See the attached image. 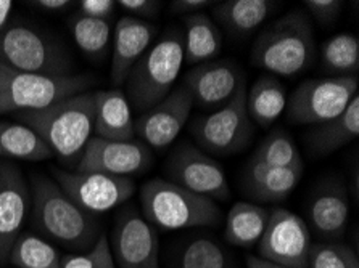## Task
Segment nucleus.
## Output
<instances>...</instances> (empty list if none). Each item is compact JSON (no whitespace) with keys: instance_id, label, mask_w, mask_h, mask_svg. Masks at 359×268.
<instances>
[{"instance_id":"1","label":"nucleus","mask_w":359,"mask_h":268,"mask_svg":"<svg viewBox=\"0 0 359 268\" xmlns=\"http://www.w3.org/2000/svg\"><path fill=\"white\" fill-rule=\"evenodd\" d=\"M316 59V37L311 20L293 8L266 26L252 47V63L271 76L293 78L311 68Z\"/></svg>"},{"instance_id":"33","label":"nucleus","mask_w":359,"mask_h":268,"mask_svg":"<svg viewBox=\"0 0 359 268\" xmlns=\"http://www.w3.org/2000/svg\"><path fill=\"white\" fill-rule=\"evenodd\" d=\"M358 265L355 251L341 243H316L309 248L308 268H353Z\"/></svg>"},{"instance_id":"30","label":"nucleus","mask_w":359,"mask_h":268,"mask_svg":"<svg viewBox=\"0 0 359 268\" xmlns=\"http://www.w3.org/2000/svg\"><path fill=\"white\" fill-rule=\"evenodd\" d=\"M74 43L84 55L94 59H102L111 45V21L89 18L76 13L68 21Z\"/></svg>"},{"instance_id":"19","label":"nucleus","mask_w":359,"mask_h":268,"mask_svg":"<svg viewBox=\"0 0 359 268\" xmlns=\"http://www.w3.org/2000/svg\"><path fill=\"white\" fill-rule=\"evenodd\" d=\"M350 220V198L340 182L325 183L308 206V223L325 243H337L345 237Z\"/></svg>"},{"instance_id":"29","label":"nucleus","mask_w":359,"mask_h":268,"mask_svg":"<svg viewBox=\"0 0 359 268\" xmlns=\"http://www.w3.org/2000/svg\"><path fill=\"white\" fill-rule=\"evenodd\" d=\"M320 64L332 78H346L359 73V41L351 32L332 36L320 47Z\"/></svg>"},{"instance_id":"28","label":"nucleus","mask_w":359,"mask_h":268,"mask_svg":"<svg viewBox=\"0 0 359 268\" xmlns=\"http://www.w3.org/2000/svg\"><path fill=\"white\" fill-rule=\"evenodd\" d=\"M53 153L28 125L0 121V157L21 161H46Z\"/></svg>"},{"instance_id":"42","label":"nucleus","mask_w":359,"mask_h":268,"mask_svg":"<svg viewBox=\"0 0 359 268\" xmlns=\"http://www.w3.org/2000/svg\"><path fill=\"white\" fill-rule=\"evenodd\" d=\"M353 268H359V265L358 267H353Z\"/></svg>"},{"instance_id":"32","label":"nucleus","mask_w":359,"mask_h":268,"mask_svg":"<svg viewBox=\"0 0 359 268\" xmlns=\"http://www.w3.org/2000/svg\"><path fill=\"white\" fill-rule=\"evenodd\" d=\"M252 157L274 167H303V160L297 143L290 134L280 127L264 136Z\"/></svg>"},{"instance_id":"4","label":"nucleus","mask_w":359,"mask_h":268,"mask_svg":"<svg viewBox=\"0 0 359 268\" xmlns=\"http://www.w3.org/2000/svg\"><path fill=\"white\" fill-rule=\"evenodd\" d=\"M140 204L145 220L165 232L216 227L222 218L216 201L165 178L147 180L140 187Z\"/></svg>"},{"instance_id":"9","label":"nucleus","mask_w":359,"mask_h":268,"mask_svg":"<svg viewBox=\"0 0 359 268\" xmlns=\"http://www.w3.org/2000/svg\"><path fill=\"white\" fill-rule=\"evenodd\" d=\"M190 134L200 150L210 155L231 156L243 151L255 134L247 111V84L224 106L195 119Z\"/></svg>"},{"instance_id":"7","label":"nucleus","mask_w":359,"mask_h":268,"mask_svg":"<svg viewBox=\"0 0 359 268\" xmlns=\"http://www.w3.org/2000/svg\"><path fill=\"white\" fill-rule=\"evenodd\" d=\"M94 78L72 74L63 78L20 73L0 64V114L36 111L78 94L89 92Z\"/></svg>"},{"instance_id":"14","label":"nucleus","mask_w":359,"mask_h":268,"mask_svg":"<svg viewBox=\"0 0 359 268\" xmlns=\"http://www.w3.org/2000/svg\"><path fill=\"white\" fill-rule=\"evenodd\" d=\"M154 162L150 148L140 140L111 141L92 136L78 161V172L129 177L145 172Z\"/></svg>"},{"instance_id":"31","label":"nucleus","mask_w":359,"mask_h":268,"mask_svg":"<svg viewBox=\"0 0 359 268\" xmlns=\"http://www.w3.org/2000/svg\"><path fill=\"white\" fill-rule=\"evenodd\" d=\"M8 262L16 268H62V255L46 238L21 233L13 244Z\"/></svg>"},{"instance_id":"13","label":"nucleus","mask_w":359,"mask_h":268,"mask_svg":"<svg viewBox=\"0 0 359 268\" xmlns=\"http://www.w3.org/2000/svg\"><path fill=\"white\" fill-rule=\"evenodd\" d=\"M110 239L113 260L119 268H161L156 228L134 207L116 216Z\"/></svg>"},{"instance_id":"35","label":"nucleus","mask_w":359,"mask_h":268,"mask_svg":"<svg viewBox=\"0 0 359 268\" xmlns=\"http://www.w3.org/2000/svg\"><path fill=\"white\" fill-rule=\"evenodd\" d=\"M303 5L318 23L332 26L340 18L345 3L341 0H304Z\"/></svg>"},{"instance_id":"38","label":"nucleus","mask_w":359,"mask_h":268,"mask_svg":"<svg viewBox=\"0 0 359 268\" xmlns=\"http://www.w3.org/2000/svg\"><path fill=\"white\" fill-rule=\"evenodd\" d=\"M216 2L211 0H172L170 3L171 12L176 15H194L198 13V10H203L206 7H215Z\"/></svg>"},{"instance_id":"36","label":"nucleus","mask_w":359,"mask_h":268,"mask_svg":"<svg viewBox=\"0 0 359 268\" xmlns=\"http://www.w3.org/2000/svg\"><path fill=\"white\" fill-rule=\"evenodd\" d=\"M116 5L119 8H123L124 12H128V16L142 21L156 18L163 7V3L156 2V0H119Z\"/></svg>"},{"instance_id":"2","label":"nucleus","mask_w":359,"mask_h":268,"mask_svg":"<svg viewBox=\"0 0 359 268\" xmlns=\"http://www.w3.org/2000/svg\"><path fill=\"white\" fill-rule=\"evenodd\" d=\"M32 225L50 241L69 249L89 251L100 237L94 216L79 209L57 182L34 174L31 177Z\"/></svg>"},{"instance_id":"37","label":"nucleus","mask_w":359,"mask_h":268,"mask_svg":"<svg viewBox=\"0 0 359 268\" xmlns=\"http://www.w3.org/2000/svg\"><path fill=\"white\" fill-rule=\"evenodd\" d=\"M78 5L79 13L103 21H111L116 8V2L113 0H83Z\"/></svg>"},{"instance_id":"25","label":"nucleus","mask_w":359,"mask_h":268,"mask_svg":"<svg viewBox=\"0 0 359 268\" xmlns=\"http://www.w3.org/2000/svg\"><path fill=\"white\" fill-rule=\"evenodd\" d=\"M271 217V209L257 202L238 201L226 217L224 239L231 246L250 249L259 243Z\"/></svg>"},{"instance_id":"20","label":"nucleus","mask_w":359,"mask_h":268,"mask_svg":"<svg viewBox=\"0 0 359 268\" xmlns=\"http://www.w3.org/2000/svg\"><path fill=\"white\" fill-rule=\"evenodd\" d=\"M303 177V167H274L250 157L242 174V190L257 202H280L292 195Z\"/></svg>"},{"instance_id":"12","label":"nucleus","mask_w":359,"mask_h":268,"mask_svg":"<svg viewBox=\"0 0 359 268\" xmlns=\"http://www.w3.org/2000/svg\"><path fill=\"white\" fill-rule=\"evenodd\" d=\"M311 232L300 216L273 209L258 243V257L287 268H308Z\"/></svg>"},{"instance_id":"10","label":"nucleus","mask_w":359,"mask_h":268,"mask_svg":"<svg viewBox=\"0 0 359 268\" xmlns=\"http://www.w3.org/2000/svg\"><path fill=\"white\" fill-rule=\"evenodd\" d=\"M52 174L63 193L89 216L105 214L119 207L133 198L135 191L134 180L129 177L100 172H67L60 169H53Z\"/></svg>"},{"instance_id":"15","label":"nucleus","mask_w":359,"mask_h":268,"mask_svg":"<svg viewBox=\"0 0 359 268\" xmlns=\"http://www.w3.org/2000/svg\"><path fill=\"white\" fill-rule=\"evenodd\" d=\"M192 108V95L186 87L179 85L155 106L140 113L134 121L135 135H139L145 145L165 151L181 134Z\"/></svg>"},{"instance_id":"18","label":"nucleus","mask_w":359,"mask_h":268,"mask_svg":"<svg viewBox=\"0 0 359 268\" xmlns=\"http://www.w3.org/2000/svg\"><path fill=\"white\" fill-rule=\"evenodd\" d=\"M158 34L156 26L150 21L135 20L133 16H123L113 32L111 53V84L124 85L126 79L139 62V58L149 50L154 39Z\"/></svg>"},{"instance_id":"5","label":"nucleus","mask_w":359,"mask_h":268,"mask_svg":"<svg viewBox=\"0 0 359 268\" xmlns=\"http://www.w3.org/2000/svg\"><path fill=\"white\" fill-rule=\"evenodd\" d=\"M184 64V36L168 29L151 43L126 79V97L135 111L144 113L160 103L179 79Z\"/></svg>"},{"instance_id":"22","label":"nucleus","mask_w":359,"mask_h":268,"mask_svg":"<svg viewBox=\"0 0 359 268\" xmlns=\"http://www.w3.org/2000/svg\"><path fill=\"white\" fill-rule=\"evenodd\" d=\"M276 7L273 0H226L216 2L213 16L232 37L245 39L264 24Z\"/></svg>"},{"instance_id":"41","label":"nucleus","mask_w":359,"mask_h":268,"mask_svg":"<svg viewBox=\"0 0 359 268\" xmlns=\"http://www.w3.org/2000/svg\"><path fill=\"white\" fill-rule=\"evenodd\" d=\"M247 268H287V267L277 265V264H274V262L264 260L258 255L250 254V255H247Z\"/></svg>"},{"instance_id":"6","label":"nucleus","mask_w":359,"mask_h":268,"mask_svg":"<svg viewBox=\"0 0 359 268\" xmlns=\"http://www.w3.org/2000/svg\"><path fill=\"white\" fill-rule=\"evenodd\" d=\"M0 64L20 73L63 78L73 73V58L58 41L25 24L0 32Z\"/></svg>"},{"instance_id":"11","label":"nucleus","mask_w":359,"mask_h":268,"mask_svg":"<svg viewBox=\"0 0 359 268\" xmlns=\"http://www.w3.org/2000/svg\"><path fill=\"white\" fill-rule=\"evenodd\" d=\"M170 182L210 199L226 201L231 198V187L226 172L217 161L184 141L171 151L165 164Z\"/></svg>"},{"instance_id":"24","label":"nucleus","mask_w":359,"mask_h":268,"mask_svg":"<svg viewBox=\"0 0 359 268\" xmlns=\"http://www.w3.org/2000/svg\"><path fill=\"white\" fill-rule=\"evenodd\" d=\"M184 63L189 66L213 62L222 50V34L205 13L189 15L184 20Z\"/></svg>"},{"instance_id":"16","label":"nucleus","mask_w":359,"mask_h":268,"mask_svg":"<svg viewBox=\"0 0 359 268\" xmlns=\"http://www.w3.org/2000/svg\"><path fill=\"white\" fill-rule=\"evenodd\" d=\"M182 82L192 95L194 105L208 111L224 106L245 85L241 66L231 59H213L192 66Z\"/></svg>"},{"instance_id":"21","label":"nucleus","mask_w":359,"mask_h":268,"mask_svg":"<svg viewBox=\"0 0 359 268\" xmlns=\"http://www.w3.org/2000/svg\"><path fill=\"white\" fill-rule=\"evenodd\" d=\"M94 136L111 141L134 140V119L123 90L94 92Z\"/></svg>"},{"instance_id":"23","label":"nucleus","mask_w":359,"mask_h":268,"mask_svg":"<svg viewBox=\"0 0 359 268\" xmlns=\"http://www.w3.org/2000/svg\"><path fill=\"white\" fill-rule=\"evenodd\" d=\"M359 135V97L353 98L339 118L308 130L306 141L314 156H329Z\"/></svg>"},{"instance_id":"26","label":"nucleus","mask_w":359,"mask_h":268,"mask_svg":"<svg viewBox=\"0 0 359 268\" xmlns=\"http://www.w3.org/2000/svg\"><path fill=\"white\" fill-rule=\"evenodd\" d=\"M287 90L282 82L271 74L255 80L247 92V111L252 122L269 129L287 108Z\"/></svg>"},{"instance_id":"27","label":"nucleus","mask_w":359,"mask_h":268,"mask_svg":"<svg viewBox=\"0 0 359 268\" xmlns=\"http://www.w3.org/2000/svg\"><path fill=\"white\" fill-rule=\"evenodd\" d=\"M172 268H233V259L211 234H190L174 251Z\"/></svg>"},{"instance_id":"40","label":"nucleus","mask_w":359,"mask_h":268,"mask_svg":"<svg viewBox=\"0 0 359 268\" xmlns=\"http://www.w3.org/2000/svg\"><path fill=\"white\" fill-rule=\"evenodd\" d=\"M13 2L12 0H0V32L8 26L10 15L13 12Z\"/></svg>"},{"instance_id":"39","label":"nucleus","mask_w":359,"mask_h":268,"mask_svg":"<svg viewBox=\"0 0 359 268\" xmlns=\"http://www.w3.org/2000/svg\"><path fill=\"white\" fill-rule=\"evenodd\" d=\"M29 5H34V7L46 10V12H63V10L72 7L73 2H68V0H36V2H29Z\"/></svg>"},{"instance_id":"17","label":"nucleus","mask_w":359,"mask_h":268,"mask_svg":"<svg viewBox=\"0 0 359 268\" xmlns=\"http://www.w3.org/2000/svg\"><path fill=\"white\" fill-rule=\"evenodd\" d=\"M31 209V188L21 169L0 161V265L7 264Z\"/></svg>"},{"instance_id":"34","label":"nucleus","mask_w":359,"mask_h":268,"mask_svg":"<svg viewBox=\"0 0 359 268\" xmlns=\"http://www.w3.org/2000/svg\"><path fill=\"white\" fill-rule=\"evenodd\" d=\"M62 268H116L110 251V241L105 234H100L95 244L86 253L63 255Z\"/></svg>"},{"instance_id":"3","label":"nucleus","mask_w":359,"mask_h":268,"mask_svg":"<svg viewBox=\"0 0 359 268\" xmlns=\"http://www.w3.org/2000/svg\"><path fill=\"white\" fill-rule=\"evenodd\" d=\"M15 118L34 130L53 155L72 164L94 136V92L65 98L36 111H18Z\"/></svg>"},{"instance_id":"8","label":"nucleus","mask_w":359,"mask_h":268,"mask_svg":"<svg viewBox=\"0 0 359 268\" xmlns=\"http://www.w3.org/2000/svg\"><path fill=\"white\" fill-rule=\"evenodd\" d=\"M359 82L355 76L303 80L287 98V121L297 125H319L339 118L353 98Z\"/></svg>"}]
</instances>
